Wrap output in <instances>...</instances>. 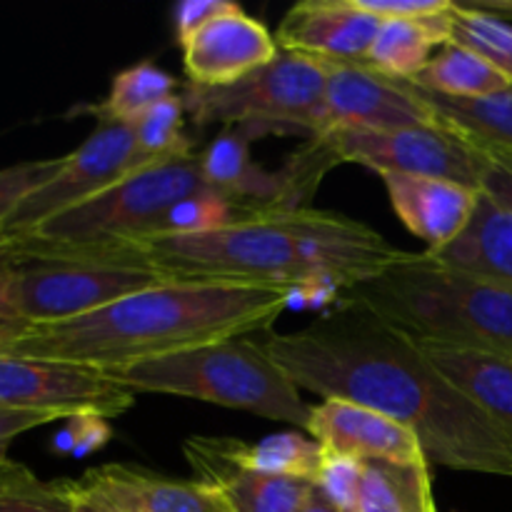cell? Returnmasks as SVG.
<instances>
[{
    "instance_id": "obj_28",
    "label": "cell",
    "mask_w": 512,
    "mask_h": 512,
    "mask_svg": "<svg viewBox=\"0 0 512 512\" xmlns=\"http://www.w3.org/2000/svg\"><path fill=\"white\" fill-rule=\"evenodd\" d=\"M453 43L473 50L512 83V23L473 3L453 0Z\"/></svg>"
},
{
    "instance_id": "obj_12",
    "label": "cell",
    "mask_w": 512,
    "mask_h": 512,
    "mask_svg": "<svg viewBox=\"0 0 512 512\" xmlns=\"http://www.w3.org/2000/svg\"><path fill=\"white\" fill-rule=\"evenodd\" d=\"M325 68L328 80L318 135L348 128L398 130L438 123L433 108L410 80L388 78L365 65L325 63Z\"/></svg>"
},
{
    "instance_id": "obj_15",
    "label": "cell",
    "mask_w": 512,
    "mask_h": 512,
    "mask_svg": "<svg viewBox=\"0 0 512 512\" xmlns=\"http://www.w3.org/2000/svg\"><path fill=\"white\" fill-rule=\"evenodd\" d=\"M305 433L325 453L348 455L363 463L365 460L428 463L413 430L378 410L350 400H323L313 405Z\"/></svg>"
},
{
    "instance_id": "obj_32",
    "label": "cell",
    "mask_w": 512,
    "mask_h": 512,
    "mask_svg": "<svg viewBox=\"0 0 512 512\" xmlns=\"http://www.w3.org/2000/svg\"><path fill=\"white\" fill-rule=\"evenodd\" d=\"M113 438L108 420L100 415H75L65 420V428L55 435L53 450L70 458H85L108 445Z\"/></svg>"
},
{
    "instance_id": "obj_13",
    "label": "cell",
    "mask_w": 512,
    "mask_h": 512,
    "mask_svg": "<svg viewBox=\"0 0 512 512\" xmlns=\"http://www.w3.org/2000/svg\"><path fill=\"white\" fill-rule=\"evenodd\" d=\"M180 48L188 83L200 88H228L280 55L275 35L240 5L205 23Z\"/></svg>"
},
{
    "instance_id": "obj_8",
    "label": "cell",
    "mask_w": 512,
    "mask_h": 512,
    "mask_svg": "<svg viewBox=\"0 0 512 512\" xmlns=\"http://www.w3.org/2000/svg\"><path fill=\"white\" fill-rule=\"evenodd\" d=\"M328 68L323 60L280 50L265 68L228 88L190 85L183 93L185 113L195 125H223L225 130L318 135Z\"/></svg>"
},
{
    "instance_id": "obj_6",
    "label": "cell",
    "mask_w": 512,
    "mask_h": 512,
    "mask_svg": "<svg viewBox=\"0 0 512 512\" xmlns=\"http://www.w3.org/2000/svg\"><path fill=\"white\" fill-rule=\"evenodd\" d=\"M10 243L13 315L28 325L78 318L168 280L150 268L135 245L63 248L30 238H10Z\"/></svg>"
},
{
    "instance_id": "obj_31",
    "label": "cell",
    "mask_w": 512,
    "mask_h": 512,
    "mask_svg": "<svg viewBox=\"0 0 512 512\" xmlns=\"http://www.w3.org/2000/svg\"><path fill=\"white\" fill-rule=\"evenodd\" d=\"M60 165H63V158L25 160V163L0 170V228L28 195H33L40 185H45L58 173Z\"/></svg>"
},
{
    "instance_id": "obj_4",
    "label": "cell",
    "mask_w": 512,
    "mask_h": 512,
    "mask_svg": "<svg viewBox=\"0 0 512 512\" xmlns=\"http://www.w3.org/2000/svg\"><path fill=\"white\" fill-rule=\"evenodd\" d=\"M340 298L408 335L418 345L512 355V290L403 253L390 268Z\"/></svg>"
},
{
    "instance_id": "obj_24",
    "label": "cell",
    "mask_w": 512,
    "mask_h": 512,
    "mask_svg": "<svg viewBox=\"0 0 512 512\" xmlns=\"http://www.w3.org/2000/svg\"><path fill=\"white\" fill-rule=\"evenodd\" d=\"M413 83L430 93L468 100L488 98L512 88L510 80L498 68L453 40L433 55L428 68Z\"/></svg>"
},
{
    "instance_id": "obj_7",
    "label": "cell",
    "mask_w": 512,
    "mask_h": 512,
    "mask_svg": "<svg viewBox=\"0 0 512 512\" xmlns=\"http://www.w3.org/2000/svg\"><path fill=\"white\" fill-rule=\"evenodd\" d=\"M203 193H218L205 180L200 153L148 165L110 185L95 198L45 220L18 238L63 248H110L150 238L173 205Z\"/></svg>"
},
{
    "instance_id": "obj_41",
    "label": "cell",
    "mask_w": 512,
    "mask_h": 512,
    "mask_svg": "<svg viewBox=\"0 0 512 512\" xmlns=\"http://www.w3.org/2000/svg\"><path fill=\"white\" fill-rule=\"evenodd\" d=\"M300 512H340L338 508H335L333 503H330L328 498H325L323 493H320L318 488H313V493H310L308 503H305V508Z\"/></svg>"
},
{
    "instance_id": "obj_36",
    "label": "cell",
    "mask_w": 512,
    "mask_h": 512,
    "mask_svg": "<svg viewBox=\"0 0 512 512\" xmlns=\"http://www.w3.org/2000/svg\"><path fill=\"white\" fill-rule=\"evenodd\" d=\"M478 190L485 198L493 200L498 208H503L505 213L512 215V168H508V165L485 158V155L480 153Z\"/></svg>"
},
{
    "instance_id": "obj_16",
    "label": "cell",
    "mask_w": 512,
    "mask_h": 512,
    "mask_svg": "<svg viewBox=\"0 0 512 512\" xmlns=\"http://www.w3.org/2000/svg\"><path fill=\"white\" fill-rule=\"evenodd\" d=\"M183 453L198 480L215 485L233 512H300L315 483L255 473L238 463L233 438H188Z\"/></svg>"
},
{
    "instance_id": "obj_37",
    "label": "cell",
    "mask_w": 512,
    "mask_h": 512,
    "mask_svg": "<svg viewBox=\"0 0 512 512\" xmlns=\"http://www.w3.org/2000/svg\"><path fill=\"white\" fill-rule=\"evenodd\" d=\"M13 275H15L13 243H10L8 235L0 233V318H15L13 315Z\"/></svg>"
},
{
    "instance_id": "obj_33",
    "label": "cell",
    "mask_w": 512,
    "mask_h": 512,
    "mask_svg": "<svg viewBox=\"0 0 512 512\" xmlns=\"http://www.w3.org/2000/svg\"><path fill=\"white\" fill-rule=\"evenodd\" d=\"M233 0H183L173 8V23H175V35H178V43L183 45L185 40L193 33H198L205 23H210L213 18L223 15L225 10H230Z\"/></svg>"
},
{
    "instance_id": "obj_17",
    "label": "cell",
    "mask_w": 512,
    "mask_h": 512,
    "mask_svg": "<svg viewBox=\"0 0 512 512\" xmlns=\"http://www.w3.org/2000/svg\"><path fill=\"white\" fill-rule=\"evenodd\" d=\"M80 483L120 512H233L215 485L165 478L138 465H98Z\"/></svg>"
},
{
    "instance_id": "obj_3",
    "label": "cell",
    "mask_w": 512,
    "mask_h": 512,
    "mask_svg": "<svg viewBox=\"0 0 512 512\" xmlns=\"http://www.w3.org/2000/svg\"><path fill=\"white\" fill-rule=\"evenodd\" d=\"M293 295L280 288L165 280L93 313L28 325L3 353L115 370L270 328Z\"/></svg>"
},
{
    "instance_id": "obj_30",
    "label": "cell",
    "mask_w": 512,
    "mask_h": 512,
    "mask_svg": "<svg viewBox=\"0 0 512 512\" xmlns=\"http://www.w3.org/2000/svg\"><path fill=\"white\" fill-rule=\"evenodd\" d=\"M360 485H363V460L348 455L325 453L320 463L315 488L340 512H358Z\"/></svg>"
},
{
    "instance_id": "obj_29",
    "label": "cell",
    "mask_w": 512,
    "mask_h": 512,
    "mask_svg": "<svg viewBox=\"0 0 512 512\" xmlns=\"http://www.w3.org/2000/svg\"><path fill=\"white\" fill-rule=\"evenodd\" d=\"M185 103L183 95L163 100L153 110L133 123L135 138H138L140 150L145 158L153 163H165V160L183 158V155L195 153L193 140L185 135Z\"/></svg>"
},
{
    "instance_id": "obj_21",
    "label": "cell",
    "mask_w": 512,
    "mask_h": 512,
    "mask_svg": "<svg viewBox=\"0 0 512 512\" xmlns=\"http://www.w3.org/2000/svg\"><path fill=\"white\" fill-rule=\"evenodd\" d=\"M453 5L438 15L418 20H383L365 58V68L395 80H415L453 38Z\"/></svg>"
},
{
    "instance_id": "obj_1",
    "label": "cell",
    "mask_w": 512,
    "mask_h": 512,
    "mask_svg": "<svg viewBox=\"0 0 512 512\" xmlns=\"http://www.w3.org/2000/svg\"><path fill=\"white\" fill-rule=\"evenodd\" d=\"M300 390L350 400L410 428L425 460L460 473L512 478V435L470 403L423 355L420 345L338 298V308L265 343Z\"/></svg>"
},
{
    "instance_id": "obj_39",
    "label": "cell",
    "mask_w": 512,
    "mask_h": 512,
    "mask_svg": "<svg viewBox=\"0 0 512 512\" xmlns=\"http://www.w3.org/2000/svg\"><path fill=\"white\" fill-rule=\"evenodd\" d=\"M25 328H28V323H23V320L0 318V353H3V350H8L10 345H13L15 340L25 333Z\"/></svg>"
},
{
    "instance_id": "obj_9",
    "label": "cell",
    "mask_w": 512,
    "mask_h": 512,
    "mask_svg": "<svg viewBox=\"0 0 512 512\" xmlns=\"http://www.w3.org/2000/svg\"><path fill=\"white\" fill-rule=\"evenodd\" d=\"M148 165L155 163L140 150L133 125L98 120V128L83 140L80 148L63 155L58 173L15 208L0 233L10 238L30 233L45 220L95 198L105 188Z\"/></svg>"
},
{
    "instance_id": "obj_14",
    "label": "cell",
    "mask_w": 512,
    "mask_h": 512,
    "mask_svg": "<svg viewBox=\"0 0 512 512\" xmlns=\"http://www.w3.org/2000/svg\"><path fill=\"white\" fill-rule=\"evenodd\" d=\"M383 20L365 13L358 0H303L280 20V50L323 63L363 65Z\"/></svg>"
},
{
    "instance_id": "obj_18",
    "label": "cell",
    "mask_w": 512,
    "mask_h": 512,
    "mask_svg": "<svg viewBox=\"0 0 512 512\" xmlns=\"http://www.w3.org/2000/svg\"><path fill=\"white\" fill-rule=\"evenodd\" d=\"M383 185L400 223L425 240L430 253L450 245L468 228L480 200V190L443 178L383 175Z\"/></svg>"
},
{
    "instance_id": "obj_25",
    "label": "cell",
    "mask_w": 512,
    "mask_h": 512,
    "mask_svg": "<svg viewBox=\"0 0 512 512\" xmlns=\"http://www.w3.org/2000/svg\"><path fill=\"white\" fill-rule=\"evenodd\" d=\"M233 453L238 463L255 470V473L315 483L325 450L313 438H305L303 433L293 430V433L268 435L255 445L233 438Z\"/></svg>"
},
{
    "instance_id": "obj_5",
    "label": "cell",
    "mask_w": 512,
    "mask_h": 512,
    "mask_svg": "<svg viewBox=\"0 0 512 512\" xmlns=\"http://www.w3.org/2000/svg\"><path fill=\"white\" fill-rule=\"evenodd\" d=\"M105 375L135 395H178L220 408L245 410L300 430H308L313 410V405L303 400V390L270 358L265 343L248 338L198 345L128 368L105 370Z\"/></svg>"
},
{
    "instance_id": "obj_26",
    "label": "cell",
    "mask_w": 512,
    "mask_h": 512,
    "mask_svg": "<svg viewBox=\"0 0 512 512\" xmlns=\"http://www.w3.org/2000/svg\"><path fill=\"white\" fill-rule=\"evenodd\" d=\"M175 88H178V80L173 75L145 60L115 75L108 98L98 108H93V113L98 120L133 125L155 105L173 98Z\"/></svg>"
},
{
    "instance_id": "obj_22",
    "label": "cell",
    "mask_w": 512,
    "mask_h": 512,
    "mask_svg": "<svg viewBox=\"0 0 512 512\" xmlns=\"http://www.w3.org/2000/svg\"><path fill=\"white\" fill-rule=\"evenodd\" d=\"M413 83V80H410ZM420 98L433 108L435 120L463 135L483 153L510 155L512 158V88L488 98H448L430 93L413 83Z\"/></svg>"
},
{
    "instance_id": "obj_20",
    "label": "cell",
    "mask_w": 512,
    "mask_h": 512,
    "mask_svg": "<svg viewBox=\"0 0 512 512\" xmlns=\"http://www.w3.org/2000/svg\"><path fill=\"white\" fill-rule=\"evenodd\" d=\"M425 358L488 418L512 435V355L420 345Z\"/></svg>"
},
{
    "instance_id": "obj_35",
    "label": "cell",
    "mask_w": 512,
    "mask_h": 512,
    "mask_svg": "<svg viewBox=\"0 0 512 512\" xmlns=\"http://www.w3.org/2000/svg\"><path fill=\"white\" fill-rule=\"evenodd\" d=\"M55 420H68L58 413H40V410H20L0 405V465L8 463V450L18 435L28 430L43 428V425L55 423Z\"/></svg>"
},
{
    "instance_id": "obj_19",
    "label": "cell",
    "mask_w": 512,
    "mask_h": 512,
    "mask_svg": "<svg viewBox=\"0 0 512 512\" xmlns=\"http://www.w3.org/2000/svg\"><path fill=\"white\" fill-rule=\"evenodd\" d=\"M425 253L445 268L512 290V215L480 193L468 228L445 248Z\"/></svg>"
},
{
    "instance_id": "obj_27",
    "label": "cell",
    "mask_w": 512,
    "mask_h": 512,
    "mask_svg": "<svg viewBox=\"0 0 512 512\" xmlns=\"http://www.w3.org/2000/svg\"><path fill=\"white\" fill-rule=\"evenodd\" d=\"M73 480H43L25 465H0V512H73Z\"/></svg>"
},
{
    "instance_id": "obj_40",
    "label": "cell",
    "mask_w": 512,
    "mask_h": 512,
    "mask_svg": "<svg viewBox=\"0 0 512 512\" xmlns=\"http://www.w3.org/2000/svg\"><path fill=\"white\" fill-rule=\"evenodd\" d=\"M473 5H478V8L488 10V13H495L498 18L508 20L512 23V0H470Z\"/></svg>"
},
{
    "instance_id": "obj_2",
    "label": "cell",
    "mask_w": 512,
    "mask_h": 512,
    "mask_svg": "<svg viewBox=\"0 0 512 512\" xmlns=\"http://www.w3.org/2000/svg\"><path fill=\"white\" fill-rule=\"evenodd\" d=\"M168 280L340 298L403 258L378 230L330 210H258L223 228L128 243Z\"/></svg>"
},
{
    "instance_id": "obj_10",
    "label": "cell",
    "mask_w": 512,
    "mask_h": 512,
    "mask_svg": "<svg viewBox=\"0 0 512 512\" xmlns=\"http://www.w3.org/2000/svg\"><path fill=\"white\" fill-rule=\"evenodd\" d=\"M315 138H323L340 163H358L380 178L423 175L478 190V148L440 123L398 130H330Z\"/></svg>"
},
{
    "instance_id": "obj_34",
    "label": "cell",
    "mask_w": 512,
    "mask_h": 512,
    "mask_svg": "<svg viewBox=\"0 0 512 512\" xmlns=\"http://www.w3.org/2000/svg\"><path fill=\"white\" fill-rule=\"evenodd\" d=\"M358 5L380 20H418L443 13L453 0H358Z\"/></svg>"
},
{
    "instance_id": "obj_11",
    "label": "cell",
    "mask_w": 512,
    "mask_h": 512,
    "mask_svg": "<svg viewBox=\"0 0 512 512\" xmlns=\"http://www.w3.org/2000/svg\"><path fill=\"white\" fill-rule=\"evenodd\" d=\"M135 398L133 390L110 380L103 370L0 353V405L5 408L110 420L128 413Z\"/></svg>"
},
{
    "instance_id": "obj_38",
    "label": "cell",
    "mask_w": 512,
    "mask_h": 512,
    "mask_svg": "<svg viewBox=\"0 0 512 512\" xmlns=\"http://www.w3.org/2000/svg\"><path fill=\"white\" fill-rule=\"evenodd\" d=\"M73 485H75V508H73V512H120V510H115L113 505L108 503V500L100 498L95 490L85 488L80 480H73Z\"/></svg>"
},
{
    "instance_id": "obj_23",
    "label": "cell",
    "mask_w": 512,
    "mask_h": 512,
    "mask_svg": "<svg viewBox=\"0 0 512 512\" xmlns=\"http://www.w3.org/2000/svg\"><path fill=\"white\" fill-rule=\"evenodd\" d=\"M358 512H438L430 465L365 460Z\"/></svg>"
}]
</instances>
